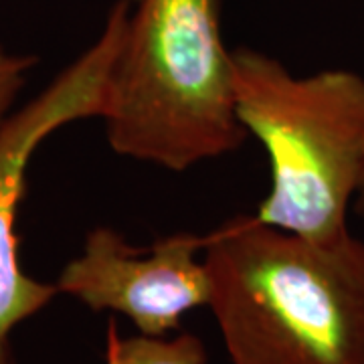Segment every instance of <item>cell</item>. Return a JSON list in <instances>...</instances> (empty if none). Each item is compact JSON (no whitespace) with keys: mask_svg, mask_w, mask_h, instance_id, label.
<instances>
[{"mask_svg":"<svg viewBox=\"0 0 364 364\" xmlns=\"http://www.w3.org/2000/svg\"><path fill=\"white\" fill-rule=\"evenodd\" d=\"M205 247L207 233H174L136 249L116 229L95 227L55 286L91 312L126 316L138 334L166 336L186 314L208 306Z\"/></svg>","mask_w":364,"mask_h":364,"instance_id":"cell-5","label":"cell"},{"mask_svg":"<svg viewBox=\"0 0 364 364\" xmlns=\"http://www.w3.org/2000/svg\"><path fill=\"white\" fill-rule=\"evenodd\" d=\"M117 342H119V332H117V324L114 318H109L107 322V330H105V358L104 364H119V356H117Z\"/></svg>","mask_w":364,"mask_h":364,"instance_id":"cell-8","label":"cell"},{"mask_svg":"<svg viewBox=\"0 0 364 364\" xmlns=\"http://www.w3.org/2000/svg\"><path fill=\"white\" fill-rule=\"evenodd\" d=\"M237 117L269 156L257 221L316 243L344 239L364 178V77L326 69L296 77L272 55L235 49Z\"/></svg>","mask_w":364,"mask_h":364,"instance_id":"cell-3","label":"cell"},{"mask_svg":"<svg viewBox=\"0 0 364 364\" xmlns=\"http://www.w3.org/2000/svg\"><path fill=\"white\" fill-rule=\"evenodd\" d=\"M354 210H356V215L364 221V178L360 188H358V193H356V198H354Z\"/></svg>","mask_w":364,"mask_h":364,"instance_id":"cell-9","label":"cell"},{"mask_svg":"<svg viewBox=\"0 0 364 364\" xmlns=\"http://www.w3.org/2000/svg\"><path fill=\"white\" fill-rule=\"evenodd\" d=\"M102 119L116 154L174 172L245 142L221 0H132Z\"/></svg>","mask_w":364,"mask_h":364,"instance_id":"cell-2","label":"cell"},{"mask_svg":"<svg viewBox=\"0 0 364 364\" xmlns=\"http://www.w3.org/2000/svg\"><path fill=\"white\" fill-rule=\"evenodd\" d=\"M208 308L231 364H364V241L237 215L207 233Z\"/></svg>","mask_w":364,"mask_h":364,"instance_id":"cell-1","label":"cell"},{"mask_svg":"<svg viewBox=\"0 0 364 364\" xmlns=\"http://www.w3.org/2000/svg\"><path fill=\"white\" fill-rule=\"evenodd\" d=\"M130 11L132 0H117L102 35L90 49L0 126V364H16L11 342L14 328L59 296L55 284L31 277L18 259L16 215L31 158L41 144L67 124L102 117L107 79Z\"/></svg>","mask_w":364,"mask_h":364,"instance_id":"cell-4","label":"cell"},{"mask_svg":"<svg viewBox=\"0 0 364 364\" xmlns=\"http://www.w3.org/2000/svg\"><path fill=\"white\" fill-rule=\"evenodd\" d=\"M35 63L37 59L33 55L9 51L0 45V126L13 114L14 100L25 87L26 75Z\"/></svg>","mask_w":364,"mask_h":364,"instance_id":"cell-7","label":"cell"},{"mask_svg":"<svg viewBox=\"0 0 364 364\" xmlns=\"http://www.w3.org/2000/svg\"><path fill=\"white\" fill-rule=\"evenodd\" d=\"M119 364H208L205 342L193 332L166 336H128L117 342Z\"/></svg>","mask_w":364,"mask_h":364,"instance_id":"cell-6","label":"cell"}]
</instances>
